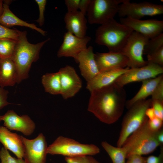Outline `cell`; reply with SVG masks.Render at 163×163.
<instances>
[{
  "label": "cell",
  "mask_w": 163,
  "mask_h": 163,
  "mask_svg": "<svg viewBox=\"0 0 163 163\" xmlns=\"http://www.w3.org/2000/svg\"><path fill=\"white\" fill-rule=\"evenodd\" d=\"M88 110L101 121L110 124L120 118L126 102V93L114 82L91 92Z\"/></svg>",
  "instance_id": "1"
},
{
  "label": "cell",
  "mask_w": 163,
  "mask_h": 163,
  "mask_svg": "<svg viewBox=\"0 0 163 163\" xmlns=\"http://www.w3.org/2000/svg\"><path fill=\"white\" fill-rule=\"evenodd\" d=\"M27 34L26 31L19 30V38L11 58L18 71V84L27 78L32 63L38 59L41 48L50 39L49 38L37 44H32L28 41Z\"/></svg>",
  "instance_id": "2"
},
{
  "label": "cell",
  "mask_w": 163,
  "mask_h": 163,
  "mask_svg": "<svg viewBox=\"0 0 163 163\" xmlns=\"http://www.w3.org/2000/svg\"><path fill=\"white\" fill-rule=\"evenodd\" d=\"M133 31L113 18L97 28L95 42L99 45L106 46L109 51L121 52Z\"/></svg>",
  "instance_id": "3"
},
{
  "label": "cell",
  "mask_w": 163,
  "mask_h": 163,
  "mask_svg": "<svg viewBox=\"0 0 163 163\" xmlns=\"http://www.w3.org/2000/svg\"><path fill=\"white\" fill-rule=\"evenodd\" d=\"M148 120L128 138L122 146L126 152V159L132 155L151 153L160 146L157 139L158 131H154L150 128Z\"/></svg>",
  "instance_id": "4"
},
{
  "label": "cell",
  "mask_w": 163,
  "mask_h": 163,
  "mask_svg": "<svg viewBox=\"0 0 163 163\" xmlns=\"http://www.w3.org/2000/svg\"><path fill=\"white\" fill-rule=\"evenodd\" d=\"M151 107V99H146L135 103L128 109L123 120L117 147H122L128 138L148 119L145 112Z\"/></svg>",
  "instance_id": "5"
},
{
  "label": "cell",
  "mask_w": 163,
  "mask_h": 163,
  "mask_svg": "<svg viewBox=\"0 0 163 163\" xmlns=\"http://www.w3.org/2000/svg\"><path fill=\"white\" fill-rule=\"evenodd\" d=\"M47 153L72 157L83 155H93L100 152L99 147L94 144L81 143L72 139L60 136L48 146Z\"/></svg>",
  "instance_id": "6"
},
{
  "label": "cell",
  "mask_w": 163,
  "mask_h": 163,
  "mask_svg": "<svg viewBox=\"0 0 163 163\" xmlns=\"http://www.w3.org/2000/svg\"><path fill=\"white\" fill-rule=\"evenodd\" d=\"M125 0H91L87 14L91 24H104L114 18Z\"/></svg>",
  "instance_id": "7"
},
{
  "label": "cell",
  "mask_w": 163,
  "mask_h": 163,
  "mask_svg": "<svg viewBox=\"0 0 163 163\" xmlns=\"http://www.w3.org/2000/svg\"><path fill=\"white\" fill-rule=\"evenodd\" d=\"M149 40L140 33L133 31L121 52L128 59L127 67L138 68L148 64L143 56L145 46Z\"/></svg>",
  "instance_id": "8"
},
{
  "label": "cell",
  "mask_w": 163,
  "mask_h": 163,
  "mask_svg": "<svg viewBox=\"0 0 163 163\" xmlns=\"http://www.w3.org/2000/svg\"><path fill=\"white\" fill-rule=\"evenodd\" d=\"M117 14L121 18L129 17L141 19L146 16H152L163 14V5L148 2H131L125 1L119 6Z\"/></svg>",
  "instance_id": "9"
},
{
  "label": "cell",
  "mask_w": 163,
  "mask_h": 163,
  "mask_svg": "<svg viewBox=\"0 0 163 163\" xmlns=\"http://www.w3.org/2000/svg\"><path fill=\"white\" fill-rule=\"evenodd\" d=\"M21 138L24 148V158L27 163H46L47 142L42 133L35 138L29 139L22 136Z\"/></svg>",
  "instance_id": "10"
},
{
  "label": "cell",
  "mask_w": 163,
  "mask_h": 163,
  "mask_svg": "<svg viewBox=\"0 0 163 163\" xmlns=\"http://www.w3.org/2000/svg\"><path fill=\"white\" fill-rule=\"evenodd\" d=\"M163 73V67L148 62V64L144 66L138 68H130L119 77L115 82L119 86L123 87L131 82H142L155 78Z\"/></svg>",
  "instance_id": "11"
},
{
  "label": "cell",
  "mask_w": 163,
  "mask_h": 163,
  "mask_svg": "<svg viewBox=\"0 0 163 163\" xmlns=\"http://www.w3.org/2000/svg\"><path fill=\"white\" fill-rule=\"evenodd\" d=\"M120 23L132 29L133 31L144 36L149 39L163 33V21L155 19L145 20L121 18Z\"/></svg>",
  "instance_id": "12"
},
{
  "label": "cell",
  "mask_w": 163,
  "mask_h": 163,
  "mask_svg": "<svg viewBox=\"0 0 163 163\" xmlns=\"http://www.w3.org/2000/svg\"><path fill=\"white\" fill-rule=\"evenodd\" d=\"M59 71L60 74L62 97L66 100L73 97L82 87L80 78L74 68L70 66L62 68Z\"/></svg>",
  "instance_id": "13"
},
{
  "label": "cell",
  "mask_w": 163,
  "mask_h": 163,
  "mask_svg": "<svg viewBox=\"0 0 163 163\" xmlns=\"http://www.w3.org/2000/svg\"><path fill=\"white\" fill-rule=\"evenodd\" d=\"M91 39L86 36L79 37L67 31L65 34L63 42L57 51V57H71L75 61L78 54L87 48Z\"/></svg>",
  "instance_id": "14"
},
{
  "label": "cell",
  "mask_w": 163,
  "mask_h": 163,
  "mask_svg": "<svg viewBox=\"0 0 163 163\" xmlns=\"http://www.w3.org/2000/svg\"><path fill=\"white\" fill-rule=\"evenodd\" d=\"M1 120L3 121L4 126L8 129L19 131L26 136L31 135L36 128L35 123L28 115L19 116L12 110H8L1 115Z\"/></svg>",
  "instance_id": "15"
},
{
  "label": "cell",
  "mask_w": 163,
  "mask_h": 163,
  "mask_svg": "<svg viewBox=\"0 0 163 163\" xmlns=\"http://www.w3.org/2000/svg\"><path fill=\"white\" fill-rule=\"evenodd\" d=\"M91 46L82 51L78 55L75 62L79 64V68L82 77L87 82L92 79L99 72Z\"/></svg>",
  "instance_id": "16"
},
{
  "label": "cell",
  "mask_w": 163,
  "mask_h": 163,
  "mask_svg": "<svg viewBox=\"0 0 163 163\" xmlns=\"http://www.w3.org/2000/svg\"><path fill=\"white\" fill-rule=\"evenodd\" d=\"M130 68H117L100 71L91 80L87 82L86 88L91 92L96 89L107 86L115 82L120 76Z\"/></svg>",
  "instance_id": "17"
},
{
  "label": "cell",
  "mask_w": 163,
  "mask_h": 163,
  "mask_svg": "<svg viewBox=\"0 0 163 163\" xmlns=\"http://www.w3.org/2000/svg\"><path fill=\"white\" fill-rule=\"evenodd\" d=\"M94 56L99 71L113 68H124L127 66L128 59L121 52H97Z\"/></svg>",
  "instance_id": "18"
},
{
  "label": "cell",
  "mask_w": 163,
  "mask_h": 163,
  "mask_svg": "<svg viewBox=\"0 0 163 163\" xmlns=\"http://www.w3.org/2000/svg\"><path fill=\"white\" fill-rule=\"evenodd\" d=\"M0 142L17 158H24V148L21 136L11 132L4 126H0Z\"/></svg>",
  "instance_id": "19"
},
{
  "label": "cell",
  "mask_w": 163,
  "mask_h": 163,
  "mask_svg": "<svg viewBox=\"0 0 163 163\" xmlns=\"http://www.w3.org/2000/svg\"><path fill=\"white\" fill-rule=\"evenodd\" d=\"M85 16L80 11L67 12L64 16V21L68 32L79 37L85 36L87 21Z\"/></svg>",
  "instance_id": "20"
},
{
  "label": "cell",
  "mask_w": 163,
  "mask_h": 163,
  "mask_svg": "<svg viewBox=\"0 0 163 163\" xmlns=\"http://www.w3.org/2000/svg\"><path fill=\"white\" fill-rule=\"evenodd\" d=\"M3 12L0 17L1 24L8 28L17 26L28 27L37 31L43 36L46 35V31L38 27L34 24L28 23L16 16L9 8V5L10 1L5 0L3 1Z\"/></svg>",
  "instance_id": "21"
},
{
  "label": "cell",
  "mask_w": 163,
  "mask_h": 163,
  "mask_svg": "<svg viewBox=\"0 0 163 163\" xmlns=\"http://www.w3.org/2000/svg\"><path fill=\"white\" fill-rule=\"evenodd\" d=\"M16 66L11 58L1 59L0 64V87L12 86L18 83Z\"/></svg>",
  "instance_id": "22"
},
{
  "label": "cell",
  "mask_w": 163,
  "mask_h": 163,
  "mask_svg": "<svg viewBox=\"0 0 163 163\" xmlns=\"http://www.w3.org/2000/svg\"><path fill=\"white\" fill-rule=\"evenodd\" d=\"M162 79L163 74L142 81V85L139 90L133 97L126 101L125 107L129 109L135 103L145 99L149 96L151 95Z\"/></svg>",
  "instance_id": "23"
},
{
  "label": "cell",
  "mask_w": 163,
  "mask_h": 163,
  "mask_svg": "<svg viewBox=\"0 0 163 163\" xmlns=\"http://www.w3.org/2000/svg\"><path fill=\"white\" fill-rule=\"evenodd\" d=\"M41 81L46 92L53 95L61 94L60 77L59 71L45 74L42 76Z\"/></svg>",
  "instance_id": "24"
},
{
  "label": "cell",
  "mask_w": 163,
  "mask_h": 163,
  "mask_svg": "<svg viewBox=\"0 0 163 163\" xmlns=\"http://www.w3.org/2000/svg\"><path fill=\"white\" fill-rule=\"evenodd\" d=\"M101 145L110 158L113 163H126V152L122 147L114 146L106 141H103Z\"/></svg>",
  "instance_id": "25"
},
{
  "label": "cell",
  "mask_w": 163,
  "mask_h": 163,
  "mask_svg": "<svg viewBox=\"0 0 163 163\" xmlns=\"http://www.w3.org/2000/svg\"><path fill=\"white\" fill-rule=\"evenodd\" d=\"M17 40L4 38L0 39V57L11 58L14 53Z\"/></svg>",
  "instance_id": "26"
},
{
  "label": "cell",
  "mask_w": 163,
  "mask_h": 163,
  "mask_svg": "<svg viewBox=\"0 0 163 163\" xmlns=\"http://www.w3.org/2000/svg\"><path fill=\"white\" fill-rule=\"evenodd\" d=\"M163 47V33L149 40L145 45L143 54L147 55Z\"/></svg>",
  "instance_id": "27"
},
{
  "label": "cell",
  "mask_w": 163,
  "mask_h": 163,
  "mask_svg": "<svg viewBox=\"0 0 163 163\" xmlns=\"http://www.w3.org/2000/svg\"><path fill=\"white\" fill-rule=\"evenodd\" d=\"M1 163H27L23 158H15L12 156L8 150L2 147L0 151Z\"/></svg>",
  "instance_id": "28"
},
{
  "label": "cell",
  "mask_w": 163,
  "mask_h": 163,
  "mask_svg": "<svg viewBox=\"0 0 163 163\" xmlns=\"http://www.w3.org/2000/svg\"><path fill=\"white\" fill-rule=\"evenodd\" d=\"M19 32L18 30L7 28L0 24V39L8 38L18 40Z\"/></svg>",
  "instance_id": "29"
},
{
  "label": "cell",
  "mask_w": 163,
  "mask_h": 163,
  "mask_svg": "<svg viewBox=\"0 0 163 163\" xmlns=\"http://www.w3.org/2000/svg\"><path fill=\"white\" fill-rule=\"evenodd\" d=\"M65 160L67 163H101L91 155H89L65 157Z\"/></svg>",
  "instance_id": "30"
},
{
  "label": "cell",
  "mask_w": 163,
  "mask_h": 163,
  "mask_svg": "<svg viewBox=\"0 0 163 163\" xmlns=\"http://www.w3.org/2000/svg\"><path fill=\"white\" fill-rule=\"evenodd\" d=\"M147 61L163 67V47L147 55Z\"/></svg>",
  "instance_id": "31"
},
{
  "label": "cell",
  "mask_w": 163,
  "mask_h": 163,
  "mask_svg": "<svg viewBox=\"0 0 163 163\" xmlns=\"http://www.w3.org/2000/svg\"><path fill=\"white\" fill-rule=\"evenodd\" d=\"M39 7V15L38 18L35 21L37 22L40 26H42L44 24L45 21L44 12L46 4V0H35Z\"/></svg>",
  "instance_id": "32"
},
{
  "label": "cell",
  "mask_w": 163,
  "mask_h": 163,
  "mask_svg": "<svg viewBox=\"0 0 163 163\" xmlns=\"http://www.w3.org/2000/svg\"><path fill=\"white\" fill-rule=\"evenodd\" d=\"M151 107L154 110L155 117L163 120V102L151 100Z\"/></svg>",
  "instance_id": "33"
},
{
  "label": "cell",
  "mask_w": 163,
  "mask_h": 163,
  "mask_svg": "<svg viewBox=\"0 0 163 163\" xmlns=\"http://www.w3.org/2000/svg\"><path fill=\"white\" fill-rule=\"evenodd\" d=\"M151 96V100L163 102V79L158 85Z\"/></svg>",
  "instance_id": "34"
},
{
  "label": "cell",
  "mask_w": 163,
  "mask_h": 163,
  "mask_svg": "<svg viewBox=\"0 0 163 163\" xmlns=\"http://www.w3.org/2000/svg\"><path fill=\"white\" fill-rule=\"evenodd\" d=\"M163 121L156 117L152 120H148L149 126L152 131H157L162 128Z\"/></svg>",
  "instance_id": "35"
},
{
  "label": "cell",
  "mask_w": 163,
  "mask_h": 163,
  "mask_svg": "<svg viewBox=\"0 0 163 163\" xmlns=\"http://www.w3.org/2000/svg\"><path fill=\"white\" fill-rule=\"evenodd\" d=\"M8 93V90L4 89V88L0 87V109L11 104L7 101ZM1 116L0 115V122L1 121Z\"/></svg>",
  "instance_id": "36"
},
{
  "label": "cell",
  "mask_w": 163,
  "mask_h": 163,
  "mask_svg": "<svg viewBox=\"0 0 163 163\" xmlns=\"http://www.w3.org/2000/svg\"><path fill=\"white\" fill-rule=\"evenodd\" d=\"M80 0H65V3L67 12H72L78 11Z\"/></svg>",
  "instance_id": "37"
},
{
  "label": "cell",
  "mask_w": 163,
  "mask_h": 163,
  "mask_svg": "<svg viewBox=\"0 0 163 163\" xmlns=\"http://www.w3.org/2000/svg\"><path fill=\"white\" fill-rule=\"evenodd\" d=\"M160 147V153L158 156L152 155L147 157V163H163V145Z\"/></svg>",
  "instance_id": "38"
},
{
  "label": "cell",
  "mask_w": 163,
  "mask_h": 163,
  "mask_svg": "<svg viewBox=\"0 0 163 163\" xmlns=\"http://www.w3.org/2000/svg\"><path fill=\"white\" fill-rule=\"evenodd\" d=\"M147 157L142 155H134L128 157L126 163H147Z\"/></svg>",
  "instance_id": "39"
},
{
  "label": "cell",
  "mask_w": 163,
  "mask_h": 163,
  "mask_svg": "<svg viewBox=\"0 0 163 163\" xmlns=\"http://www.w3.org/2000/svg\"><path fill=\"white\" fill-rule=\"evenodd\" d=\"M91 0H80L79 7L80 11L84 15L87 13Z\"/></svg>",
  "instance_id": "40"
},
{
  "label": "cell",
  "mask_w": 163,
  "mask_h": 163,
  "mask_svg": "<svg viewBox=\"0 0 163 163\" xmlns=\"http://www.w3.org/2000/svg\"><path fill=\"white\" fill-rule=\"evenodd\" d=\"M145 114L149 120H152L156 117L154 110L151 107L147 109L145 112Z\"/></svg>",
  "instance_id": "41"
},
{
  "label": "cell",
  "mask_w": 163,
  "mask_h": 163,
  "mask_svg": "<svg viewBox=\"0 0 163 163\" xmlns=\"http://www.w3.org/2000/svg\"><path fill=\"white\" fill-rule=\"evenodd\" d=\"M157 140L159 143L160 146L163 145V129L162 128L157 131Z\"/></svg>",
  "instance_id": "42"
},
{
  "label": "cell",
  "mask_w": 163,
  "mask_h": 163,
  "mask_svg": "<svg viewBox=\"0 0 163 163\" xmlns=\"http://www.w3.org/2000/svg\"><path fill=\"white\" fill-rule=\"evenodd\" d=\"M3 0H0V17L3 12Z\"/></svg>",
  "instance_id": "43"
},
{
  "label": "cell",
  "mask_w": 163,
  "mask_h": 163,
  "mask_svg": "<svg viewBox=\"0 0 163 163\" xmlns=\"http://www.w3.org/2000/svg\"><path fill=\"white\" fill-rule=\"evenodd\" d=\"M1 58L0 57V64L1 62Z\"/></svg>",
  "instance_id": "44"
}]
</instances>
